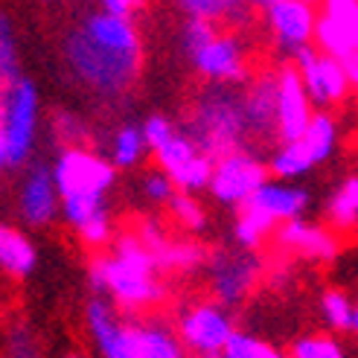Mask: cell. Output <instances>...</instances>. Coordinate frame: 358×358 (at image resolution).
Here are the masks:
<instances>
[{
  "label": "cell",
  "instance_id": "1",
  "mask_svg": "<svg viewBox=\"0 0 358 358\" xmlns=\"http://www.w3.org/2000/svg\"><path fill=\"white\" fill-rule=\"evenodd\" d=\"M64 64L79 85L102 99L129 94L143 70V38L134 21L91 9L64 35Z\"/></svg>",
  "mask_w": 358,
  "mask_h": 358
},
{
  "label": "cell",
  "instance_id": "2",
  "mask_svg": "<svg viewBox=\"0 0 358 358\" xmlns=\"http://www.w3.org/2000/svg\"><path fill=\"white\" fill-rule=\"evenodd\" d=\"M160 265L140 236L125 234L108 254L94 257L87 265V285L94 297H108L122 312L152 309L166 297L160 282Z\"/></svg>",
  "mask_w": 358,
  "mask_h": 358
},
{
  "label": "cell",
  "instance_id": "3",
  "mask_svg": "<svg viewBox=\"0 0 358 358\" xmlns=\"http://www.w3.org/2000/svg\"><path fill=\"white\" fill-rule=\"evenodd\" d=\"M248 134L242 96L234 94L227 85H219L195 105L192 131L189 137L210 157H224L230 152H242V140Z\"/></svg>",
  "mask_w": 358,
  "mask_h": 358
},
{
  "label": "cell",
  "instance_id": "4",
  "mask_svg": "<svg viewBox=\"0 0 358 358\" xmlns=\"http://www.w3.org/2000/svg\"><path fill=\"white\" fill-rule=\"evenodd\" d=\"M41 122V94L29 76L17 79L0 99V137L6 143L9 169H27L32 164L35 140Z\"/></svg>",
  "mask_w": 358,
  "mask_h": 358
},
{
  "label": "cell",
  "instance_id": "5",
  "mask_svg": "<svg viewBox=\"0 0 358 358\" xmlns=\"http://www.w3.org/2000/svg\"><path fill=\"white\" fill-rule=\"evenodd\" d=\"M52 178L62 201L70 199H102L108 201V192L117 184V166L108 157L91 149H59L52 160Z\"/></svg>",
  "mask_w": 358,
  "mask_h": 358
},
{
  "label": "cell",
  "instance_id": "6",
  "mask_svg": "<svg viewBox=\"0 0 358 358\" xmlns=\"http://www.w3.org/2000/svg\"><path fill=\"white\" fill-rule=\"evenodd\" d=\"M271 181L268 164L250 152H230L216 160L213 169V181H210V195L224 207H236L242 210L254 195Z\"/></svg>",
  "mask_w": 358,
  "mask_h": 358
},
{
  "label": "cell",
  "instance_id": "7",
  "mask_svg": "<svg viewBox=\"0 0 358 358\" xmlns=\"http://www.w3.org/2000/svg\"><path fill=\"white\" fill-rule=\"evenodd\" d=\"M178 335L187 347V352H195L201 358L222 355L227 341L234 338L236 324L224 306H219L216 300L192 303L181 315H178Z\"/></svg>",
  "mask_w": 358,
  "mask_h": 358
},
{
  "label": "cell",
  "instance_id": "8",
  "mask_svg": "<svg viewBox=\"0 0 358 358\" xmlns=\"http://www.w3.org/2000/svg\"><path fill=\"white\" fill-rule=\"evenodd\" d=\"M294 70L303 79V87L315 105V111H329L332 105L344 102L352 91L350 85V73H347V64L338 62L332 56H324L315 44L300 50L297 56L292 59Z\"/></svg>",
  "mask_w": 358,
  "mask_h": 358
},
{
  "label": "cell",
  "instance_id": "9",
  "mask_svg": "<svg viewBox=\"0 0 358 358\" xmlns=\"http://www.w3.org/2000/svg\"><path fill=\"white\" fill-rule=\"evenodd\" d=\"M259 9L274 44L285 56L294 59L300 50L315 44L317 9L312 3H306V0H265V3H259Z\"/></svg>",
  "mask_w": 358,
  "mask_h": 358
},
{
  "label": "cell",
  "instance_id": "10",
  "mask_svg": "<svg viewBox=\"0 0 358 358\" xmlns=\"http://www.w3.org/2000/svg\"><path fill=\"white\" fill-rule=\"evenodd\" d=\"M155 166L164 169L172 184L178 187V192H201L210 189L213 181V169H216V157H210L199 149L189 134H178L166 149H160L155 155Z\"/></svg>",
  "mask_w": 358,
  "mask_h": 358
},
{
  "label": "cell",
  "instance_id": "11",
  "mask_svg": "<svg viewBox=\"0 0 358 358\" xmlns=\"http://www.w3.org/2000/svg\"><path fill=\"white\" fill-rule=\"evenodd\" d=\"M210 289L219 306L230 309L242 303L259 277V259L248 250H216L207 259Z\"/></svg>",
  "mask_w": 358,
  "mask_h": 358
},
{
  "label": "cell",
  "instance_id": "12",
  "mask_svg": "<svg viewBox=\"0 0 358 358\" xmlns=\"http://www.w3.org/2000/svg\"><path fill=\"white\" fill-rule=\"evenodd\" d=\"M17 213L27 227H47L62 216V195L52 178V164L32 160L17 184Z\"/></svg>",
  "mask_w": 358,
  "mask_h": 358
},
{
  "label": "cell",
  "instance_id": "13",
  "mask_svg": "<svg viewBox=\"0 0 358 358\" xmlns=\"http://www.w3.org/2000/svg\"><path fill=\"white\" fill-rule=\"evenodd\" d=\"M315 47L338 62L358 52V0H327L317 9Z\"/></svg>",
  "mask_w": 358,
  "mask_h": 358
},
{
  "label": "cell",
  "instance_id": "14",
  "mask_svg": "<svg viewBox=\"0 0 358 358\" xmlns=\"http://www.w3.org/2000/svg\"><path fill=\"white\" fill-rule=\"evenodd\" d=\"M315 117V105L292 62L277 70V146L300 143Z\"/></svg>",
  "mask_w": 358,
  "mask_h": 358
},
{
  "label": "cell",
  "instance_id": "15",
  "mask_svg": "<svg viewBox=\"0 0 358 358\" xmlns=\"http://www.w3.org/2000/svg\"><path fill=\"white\" fill-rule=\"evenodd\" d=\"M189 62L199 70V76L213 85H236L248 79V50L234 32H219Z\"/></svg>",
  "mask_w": 358,
  "mask_h": 358
},
{
  "label": "cell",
  "instance_id": "16",
  "mask_svg": "<svg viewBox=\"0 0 358 358\" xmlns=\"http://www.w3.org/2000/svg\"><path fill=\"white\" fill-rule=\"evenodd\" d=\"M312 204V192L306 187L300 184H289V181H277V178H271L254 199H250L245 207L259 213V216H265L271 224H285V222H297L303 219V213L309 210Z\"/></svg>",
  "mask_w": 358,
  "mask_h": 358
},
{
  "label": "cell",
  "instance_id": "17",
  "mask_svg": "<svg viewBox=\"0 0 358 358\" xmlns=\"http://www.w3.org/2000/svg\"><path fill=\"white\" fill-rule=\"evenodd\" d=\"M129 358H187V347L166 320L129 317Z\"/></svg>",
  "mask_w": 358,
  "mask_h": 358
},
{
  "label": "cell",
  "instance_id": "18",
  "mask_svg": "<svg viewBox=\"0 0 358 358\" xmlns=\"http://www.w3.org/2000/svg\"><path fill=\"white\" fill-rule=\"evenodd\" d=\"M274 242L282 250H292V254H300L306 259H317V262H332L338 257V236L332 234L329 227H320L312 224L306 219H297V222H285L277 227Z\"/></svg>",
  "mask_w": 358,
  "mask_h": 358
},
{
  "label": "cell",
  "instance_id": "19",
  "mask_svg": "<svg viewBox=\"0 0 358 358\" xmlns=\"http://www.w3.org/2000/svg\"><path fill=\"white\" fill-rule=\"evenodd\" d=\"M248 131L259 137H277V73H259L242 94Z\"/></svg>",
  "mask_w": 358,
  "mask_h": 358
},
{
  "label": "cell",
  "instance_id": "20",
  "mask_svg": "<svg viewBox=\"0 0 358 358\" xmlns=\"http://www.w3.org/2000/svg\"><path fill=\"white\" fill-rule=\"evenodd\" d=\"M38 268V248L21 227L0 222V271L12 280H27Z\"/></svg>",
  "mask_w": 358,
  "mask_h": 358
},
{
  "label": "cell",
  "instance_id": "21",
  "mask_svg": "<svg viewBox=\"0 0 358 358\" xmlns=\"http://www.w3.org/2000/svg\"><path fill=\"white\" fill-rule=\"evenodd\" d=\"M327 227L338 236H350L358 230V172L347 175L327 201Z\"/></svg>",
  "mask_w": 358,
  "mask_h": 358
},
{
  "label": "cell",
  "instance_id": "22",
  "mask_svg": "<svg viewBox=\"0 0 358 358\" xmlns=\"http://www.w3.org/2000/svg\"><path fill=\"white\" fill-rule=\"evenodd\" d=\"M149 155L146 137H143V122H122L111 137V155L108 160L117 169H134Z\"/></svg>",
  "mask_w": 358,
  "mask_h": 358
},
{
  "label": "cell",
  "instance_id": "23",
  "mask_svg": "<svg viewBox=\"0 0 358 358\" xmlns=\"http://www.w3.org/2000/svg\"><path fill=\"white\" fill-rule=\"evenodd\" d=\"M315 169V160L309 157L303 143H280V146L268 157V172L277 181H289L297 184L303 175H309Z\"/></svg>",
  "mask_w": 358,
  "mask_h": 358
},
{
  "label": "cell",
  "instance_id": "24",
  "mask_svg": "<svg viewBox=\"0 0 358 358\" xmlns=\"http://www.w3.org/2000/svg\"><path fill=\"white\" fill-rule=\"evenodd\" d=\"M24 79L21 70V47H17V32L9 12L0 9V99L9 94V87Z\"/></svg>",
  "mask_w": 358,
  "mask_h": 358
},
{
  "label": "cell",
  "instance_id": "25",
  "mask_svg": "<svg viewBox=\"0 0 358 358\" xmlns=\"http://www.w3.org/2000/svg\"><path fill=\"white\" fill-rule=\"evenodd\" d=\"M300 143L306 146L309 157L315 160V166L327 164L338 149V120L332 117V111H315L309 129H306V137Z\"/></svg>",
  "mask_w": 358,
  "mask_h": 358
},
{
  "label": "cell",
  "instance_id": "26",
  "mask_svg": "<svg viewBox=\"0 0 358 358\" xmlns=\"http://www.w3.org/2000/svg\"><path fill=\"white\" fill-rule=\"evenodd\" d=\"M160 271H192L210 259V254L199 242H166L155 250Z\"/></svg>",
  "mask_w": 358,
  "mask_h": 358
},
{
  "label": "cell",
  "instance_id": "27",
  "mask_svg": "<svg viewBox=\"0 0 358 358\" xmlns=\"http://www.w3.org/2000/svg\"><path fill=\"white\" fill-rule=\"evenodd\" d=\"M277 234V224H271L265 216L259 213L242 207L239 216H236V224H234V239L239 245V250H248V254H254V250L268 239Z\"/></svg>",
  "mask_w": 358,
  "mask_h": 358
},
{
  "label": "cell",
  "instance_id": "28",
  "mask_svg": "<svg viewBox=\"0 0 358 358\" xmlns=\"http://www.w3.org/2000/svg\"><path fill=\"white\" fill-rule=\"evenodd\" d=\"M187 17H201V21L219 24V21H248L250 6L230 3V0H184L181 3Z\"/></svg>",
  "mask_w": 358,
  "mask_h": 358
},
{
  "label": "cell",
  "instance_id": "29",
  "mask_svg": "<svg viewBox=\"0 0 358 358\" xmlns=\"http://www.w3.org/2000/svg\"><path fill=\"white\" fill-rule=\"evenodd\" d=\"M355 300L341 289H327L320 294V317L332 332H352Z\"/></svg>",
  "mask_w": 358,
  "mask_h": 358
},
{
  "label": "cell",
  "instance_id": "30",
  "mask_svg": "<svg viewBox=\"0 0 358 358\" xmlns=\"http://www.w3.org/2000/svg\"><path fill=\"white\" fill-rule=\"evenodd\" d=\"M166 207H169V216L181 224L184 230H189V234H201V230L207 227V213H204L201 201L195 199V195L175 192Z\"/></svg>",
  "mask_w": 358,
  "mask_h": 358
},
{
  "label": "cell",
  "instance_id": "31",
  "mask_svg": "<svg viewBox=\"0 0 358 358\" xmlns=\"http://www.w3.org/2000/svg\"><path fill=\"white\" fill-rule=\"evenodd\" d=\"M6 358H44L38 341H35V332L27 320H15L6 329V344H3Z\"/></svg>",
  "mask_w": 358,
  "mask_h": 358
},
{
  "label": "cell",
  "instance_id": "32",
  "mask_svg": "<svg viewBox=\"0 0 358 358\" xmlns=\"http://www.w3.org/2000/svg\"><path fill=\"white\" fill-rule=\"evenodd\" d=\"M289 358H347V352L332 335H303L292 344Z\"/></svg>",
  "mask_w": 358,
  "mask_h": 358
},
{
  "label": "cell",
  "instance_id": "33",
  "mask_svg": "<svg viewBox=\"0 0 358 358\" xmlns=\"http://www.w3.org/2000/svg\"><path fill=\"white\" fill-rule=\"evenodd\" d=\"M52 134L59 137L62 149H87V129L82 117H76L73 111H56L52 114Z\"/></svg>",
  "mask_w": 358,
  "mask_h": 358
},
{
  "label": "cell",
  "instance_id": "34",
  "mask_svg": "<svg viewBox=\"0 0 358 358\" xmlns=\"http://www.w3.org/2000/svg\"><path fill=\"white\" fill-rule=\"evenodd\" d=\"M219 35V24H210V21H201V17H187L181 24V47L184 52L192 59L199 50H204L213 38Z\"/></svg>",
  "mask_w": 358,
  "mask_h": 358
},
{
  "label": "cell",
  "instance_id": "35",
  "mask_svg": "<svg viewBox=\"0 0 358 358\" xmlns=\"http://www.w3.org/2000/svg\"><path fill=\"white\" fill-rule=\"evenodd\" d=\"M181 134L175 129V122L166 117V114H152L143 120V137H146V146L152 155H157L160 149H166L169 143Z\"/></svg>",
  "mask_w": 358,
  "mask_h": 358
},
{
  "label": "cell",
  "instance_id": "36",
  "mask_svg": "<svg viewBox=\"0 0 358 358\" xmlns=\"http://www.w3.org/2000/svg\"><path fill=\"white\" fill-rule=\"evenodd\" d=\"M140 189H143V195H146V201H152V204H169L172 195L178 192V187L172 184V178L164 169H157V166L149 169V172H143Z\"/></svg>",
  "mask_w": 358,
  "mask_h": 358
},
{
  "label": "cell",
  "instance_id": "37",
  "mask_svg": "<svg viewBox=\"0 0 358 358\" xmlns=\"http://www.w3.org/2000/svg\"><path fill=\"white\" fill-rule=\"evenodd\" d=\"M265 350V341H259L257 335H250V332H242L236 329L234 338L227 341L222 358H259Z\"/></svg>",
  "mask_w": 358,
  "mask_h": 358
},
{
  "label": "cell",
  "instance_id": "38",
  "mask_svg": "<svg viewBox=\"0 0 358 358\" xmlns=\"http://www.w3.org/2000/svg\"><path fill=\"white\" fill-rule=\"evenodd\" d=\"M99 9L111 12L117 17H129V21H134V15H137V3H134V0H105V3H99Z\"/></svg>",
  "mask_w": 358,
  "mask_h": 358
},
{
  "label": "cell",
  "instance_id": "39",
  "mask_svg": "<svg viewBox=\"0 0 358 358\" xmlns=\"http://www.w3.org/2000/svg\"><path fill=\"white\" fill-rule=\"evenodd\" d=\"M344 64H347V73H350V85H352V91L358 94V52H355L352 59H347Z\"/></svg>",
  "mask_w": 358,
  "mask_h": 358
},
{
  "label": "cell",
  "instance_id": "40",
  "mask_svg": "<svg viewBox=\"0 0 358 358\" xmlns=\"http://www.w3.org/2000/svg\"><path fill=\"white\" fill-rule=\"evenodd\" d=\"M3 169H9V157H6V143L0 137V175H3Z\"/></svg>",
  "mask_w": 358,
  "mask_h": 358
},
{
  "label": "cell",
  "instance_id": "41",
  "mask_svg": "<svg viewBox=\"0 0 358 358\" xmlns=\"http://www.w3.org/2000/svg\"><path fill=\"white\" fill-rule=\"evenodd\" d=\"M259 358H289V355H282L280 350H274L271 344H265V350H262V355Z\"/></svg>",
  "mask_w": 358,
  "mask_h": 358
},
{
  "label": "cell",
  "instance_id": "42",
  "mask_svg": "<svg viewBox=\"0 0 358 358\" xmlns=\"http://www.w3.org/2000/svg\"><path fill=\"white\" fill-rule=\"evenodd\" d=\"M352 335L358 338V300H355V315H352Z\"/></svg>",
  "mask_w": 358,
  "mask_h": 358
},
{
  "label": "cell",
  "instance_id": "43",
  "mask_svg": "<svg viewBox=\"0 0 358 358\" xmlns=\"http://www.w3.org/2000/svg\"><path fill=\"white\" fill-rule=\"evenodd\" d=\"M64 358H85V355H82V352H67Z\"/></svg>",
  "mask_w": 358,
  "mask_h": 358
},
{
  "label": "cell",
  "instance_id": "44",
  "mask_svg": "<svg viewBox=\"0 0 358 358\" xmlns=\"http://www.w3.org/2000/svg\"><path fill=\"white\" fill-rule=\"evenodd\" d=\"M210 358H222V355H210Z\"/></svg>",
  "mask_w": 358,
  "mask_h": 358
}]
</instances>
